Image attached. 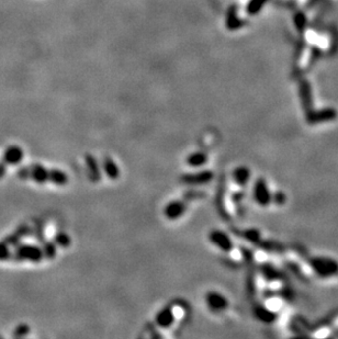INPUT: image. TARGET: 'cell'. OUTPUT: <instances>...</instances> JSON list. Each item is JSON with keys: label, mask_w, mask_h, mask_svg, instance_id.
<instances>
[{"label": "cell", "mask_w": 338, "mask_h": 339, "mask_svg": "<svg viewBox=\"0 0 338 339\" xmlns=\"http://www.w3.org/2000/svg\"><path fill=\"white\" fill-rule=\"evenodd\" d=\"M208 239L213 246L224 252H230L234 248V242L232 239H230V236L222 230L215 229L210 231L208 234Z\"/></svg>", "instance_id": "obj_6"}, {"label": "cell", "mask_w": 338, "mask_h": 339, "mask_svg": "<svg viewBox=\"0 0 338 339\" xmlns=\"http://www.w3.org/2000/svg\"><path fill=\"white\" fill-rule=\"evenodd\" d=\"M13 258L19 261H30L33 264H39L45 257L42 247L32 244H19L14 249Z\"/></svg>", "instance_id": "obj_2"}, {"label": "cell", "mask_w": 338, "mask_h": 339, "mask_svg": "<svg viewBox=\"0 0 338 339\" xmlns=\"http://www.w3.org/2000/svg\"><path fill=\"white\" fill-rule=\"evenodd\" d=\"M271 201H274L277 205H282L285 203L286 196L281 191H277L274 194V195H271Z\"/></svg>", "instance_id": "obj_22"}, {"label": "cell", "mask_w": 338, "mask_h": 339, "mask_svg": "<svg viewBox=\"0 0 338 339\" xmlns=\"http://www.w3.org/2000/svg\"><path fill=\"white\" fill-rule=\"evenodd\" d=\"M85 163L88 171V177L92 182H99L102 177L101 166H99L98 161L91 154H86L85 156Z\"/></svg>", "instance_id": "obj_12"}, {"label": "cell", "mask_w": 338, "mask_h": 339, "mask_svg": "<svg viewBox=\"0 0 338 339\" xmlns=\"http://www.w3.org/2000/svg\"><path fill=\"white\" fill-rule=\"evenodd\" d=\"M253 196L256 203L260 206H268L271 203V194L267 182L263 178H258L253 187Z\"/></svg>", "instance_id": "obj_8"}, {"label": "cell", "mask_w": 338, "mask_h": 339, "mask_svg": "<svg viewBox=\"0 0 338 339\" xmlns=\"http://www.w3.org/2000/svg\"><path fill=\"white\" fill-rule=\"evenodd\" d=\"M336 118V112L334 110H322L319 112H312L310 111L307 115L306 121L309 124H320L329 121L334 120Z\"/></svg>", "instance_id": "obj_14"}, {"label": "cell", "mask_w": 338, "mask_h": 339, "mask_svg": "<svg viewBox=\"0 0 338 339\" xmlns=\"http://www.w3.org/2000/svg\"><path fill=\"white\" fill-rule=\"evenodd\" d=\"M6 173H7V165L2 161V163H0V179L3 178Z\"/></svg>", "instance_id": "obj_23"}, {"label": "cell", "mask_w": 338, "mask_h": 339, "mask_svg": "<svg viewBox=\"0 0 338 339\" xmlns=\"http://www.w3.org/2000/svg\"><path fill=\"white\" fill-rule=\"evenodd\" d=\"M312 269L321 278H330L338 273V262L327 257H313L310 259Z\"/></svg>", "instance_id": "obj_3"}, {"label": "cell", "mask_w": 338, "mask_h": 339, "mask_svg": "<svg viewBox=\"0 0 338 339\" xmlns=\"http://www.w3.org/2000/svg\"><path fill=\"white\" fill-rule=\"evenodd\" d=\"M204 302L210 311L213 313H221L226 311L229 306V302L222 293L218 291H208L204 295Z\"/></svg>", "instance_id": "obj_7"}, {"label": "cell", "mask_w": 338, "mask_h": 339, "mask_svg": "<svg viewBox=\"0 0 338 339\" xmlns=\"http://www.w3.org/2000/svg\"><path fill=\"white\" fill-rule=\"evenodd\" d=\"M214 177L213 171L204 169L199 170L196 173H186L180 176L179 181L180 184L186 186H203L211 182Z\"/></svg>", "instance_id": "obj_5"}, {"label": "cell", "mask_w": 338, "mask_h": 339, "mask_svg": "<svg viewBox=\"0 0 338 339\" xmlns=\"http://www.w3.org/2000/svg\"><path fill=\"white\" fill-rule=\"evenodd\" d=\"M260 271L266 280L268 281H276V280H282L283 273H281L279 270H277L274 266L270 264H264L260 267Z\"/></svg>", "instance_id": "obj_18"}, {"label": "cell", "mask_w": 338, "mask_h": 339, "mask_svg": "<svg viewBox=\"0 0 338 339\" xmlns=\"http://www.w3.org/2000/svg\"><path fill=\"white\" fill-rule=\"evenodd\" d=\"M184 161H186L187 166L190 167V168L199 169L208 164L209 156L206 151H203V150L191 151V153L187 156L186 160Z\"/></svg>", "instance_id": "obj_13"}, {"label": "cell", "mask_w": 338, "mask_h": 339, "mask_svg": "<svg viewBox=\"0 0 338 339\" xmlns=\"http://www.w3.org/2000/svg\"><path fill=\"white\" fill-rule=\"evenodd\" d=\"M254 314L257 320L266 324L275 323L277 320V314L275 312L270 311L269 308L264 306L263 304H259V303L254 306Z\"/></svg>", "instance_id": "obj_15"}, {"label": "cell", "mask_w": 338, "mask_h": 339, "mask_svg": "<svg viewBox=\"0 0 338 339\" xmlns=\"http://www.w3.org/2000/svg\"><path fill=\"white\" fill-rule=\"evenodd\" d=\"M232 177L235 184L238 185L239 187H245L249 182L250 177H252V173H250L248 167L238 166L233 170Z\"/></svg>", "instance_id": "obj_16"}, {"label": "cell", "mask_w": 338, "mask_h": 339, "mask_svg": "<svg viewBox=\"0 0 338 339\" xmlns=\"http://www.w3.org/2000/svg\"><path fill=\"white\" fill-rule=\"evenodd\" d=\"M29 334H30V326L27 325V324H20V325H18L14 328L12 336L15 338H18V337L21 338V337L29 335Z\"/></svg>", "instance_id": "obj_21"}, {"label": "cell", "mask_w": 338, "mask_h": 339, "mask_svg": "<svg viewBox=\"0 0 338 339\" xmlns=\"http://www.w3.org/2000/svg\"><path fill=\"white\" fill-rule=\"evenodd\" d=\"M18 176L21 179H31L35 184H52L57 187H65L69 184V176L59 168H48L41 164H32L19 169Z\"/></svg>", "instance_id": "obj_1"}, {"label": "cell", "mask_w": 338, "mask_h": 339, "mask_svg": "<svg viewBox=\"0 0 338 339\" xmlns=\"http://www.w3.org/2000/svg\"><path fill=\"white\" fill-rule=\"evenodd\" d=\"M242 235L246 241H248L250 242H253V244L257 245L258 242L261 241V235H260V232L256 229H247L242 232Z\"/></svg>", "instance_id": "obj_19"}, {"label": "cell", "mask_w": 338, "mask_h": 339, "mask_svg": "<svg viewBox=\"0 0 338 339\" xmlns=\"http://www.w3.org/2000/svg\"><path fill=\"white\" fill-rule=\"evenodd\" d=\"M24 159V150L18 145H11L4 150L2 161L7 166H17Z\"/></svg>", "instance_id": "obj_11"}, {"label": "cell", "mask_w": 338, "mask_h": 339, "mask_svg": "<svg viewBox=\"0 0 338 339\" xmlns=\"http://www.w3.org/2000/svg\"><path fill=\"white\" fill-rule=\"evenodd\" d=\"M53 242L56 245L57 248L67 249L71 246V244H73V239H71V236L68 234L67 232L58 231L54 234Z\"/></svg>", "instance_id": "obj_17"}, {"label": "cell", "mask_w": 338, "mask_h": 339, "mask_svg": "<svg viewBox=\"0 0 338 339\" xmlns=\"http://www.w3.org/2000/svg\"><path fill=\"white\" fill-rule=\"evenodd\" d=\"M176 323V313L172 306H165L155 315V324L162 330H169Z\"/></svg>", "instance_id": "obj_9"}, {"label": "cell", "mask_w": 338, "mask_h": 339, "mask_svg": "<svg viewBox=\"0 0 338 339\" xmlns=\"http://www.w3.org/2000/svg\"><path fill=\"white\" fill-rule=\"evenodd\" d=\"M13 258V254L10 251V245L6 242H0V260H8Z\"/></svg>", "instance_id": "obj_20"}, {"label": "cell", "mask_w": 338, "mask_h": 339, "mask_svg": "<svg viewBox=\"0 0 338 339\" xmlns=\"http://www.w3.org/2000/svg\"><path fill=\"white\" fill-rule=\"evenodd\" d=\"M102 174L110 180H117L121 177V168L116 161L110 156H105L101 161Z\"/></svg>", "instance_id": "obj_10"}, {"label": "cell", "mask_w": 338, "mask_h": 339, "mask_svg": "<svg viewBox=\"0 0 338 339\" xmlns=\"http://www.w3.org/2000/svg\"><path fill=\"white\" fill-rule=\"evenodd\" d=\"M189 209V200L188 198H183L180 200H172L165 204L163 209V215L166 220L170 222H175L180 220L183 215L187 213Z\"/></svg>", "instance_id": "obj_4"}]
</instances>
